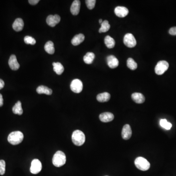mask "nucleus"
I'll list each match as a JSON object with an SVG mask.
<instances>
[{
  "instance_id": "obj_1",
  "label": "nucleus",
  "mask_w": 176,
  "mask_h": 176,
  "mask_svg": "<svg viewBox=\"0 0 176 176\" xmlns=\"http://www.w3.org/2000/svg\"><path fill=\"white\" fill-rule=\"evenodd\" d=\"M66 162L65 153L61 151L56 152L52 158V163L55 167H60L64 165Z\"/></svg>"
},
{
  "instance_id": "obj_2",
  "label": "nucleus",
  "mask_w": 176,
  "mask_h": 176,
  "mask_svg": "<svg viewBox=\"0 0 176 176\" xmlns=\"http://www.w3.org/2000/svg\"><path fill=\"white\" fill-rule=\"evenodd\" d=\"M24 134L20 131H14L8 135L7 140L12 145H17L22 143L24 139Z\"/></svg>"
},
{
  "instance_id": "obj_3",
  "label": "nucleus",
  "mask_w": 176,
  "mask_h": 176,
  "mask_svg": "<svg viewBox=\"0 0 176 176\" xmlns=\"http://www.w3.org/2000/svg\"><path fill=\"white\" fill-rule=\"evenodd\" d=\"M72 139L74 145L80 146L84 143L85 136L82 131L78 130H75L72 134Z\"/></svg>"
},
{
  "instance_id": "obj_4",
  "label": "nucleus",
  "mask_w": 176,
  "mask_h": 176,
  "mask_svg": "<svg viewBox=\"0 0 176 176\" xmlns=\"http://www.w3.org/2000/svg\"><path fill=\"white\" fill-rule=\"evenodd\" d=\"M134 165L138 169L143 171L148 170L150 167L149 162L145 158L141 156L136 158L134 161Z\"/></svg>"
},
{
  "instance_id": "obj_5",
  "label": "nucleus",
  "mask_w": 176,
  "mask_h": 176,
  "mask_svg": "<svg viewBox=\"0 0 176 176\" xmlns=\"http://www.w3.org/2000/svg\"><path fill=\"white\" fill-rule=\"evenodd\" d=\"M169 64L166 61H160L156 66L155 71L156 73L158 75H162L168 70Z\"/></svg>"
},
{
  "instance_id": "obj_6",
  "label": "nucleus",
  "mask_w": 176,
  "mask_h": 176,
  "mask_svg": "<svg viewBox=\"0 0 176 176\" xmlns=\"http://www.w3.org/2000/svg\"><path fill=\"white\" fill-rule=\"evenodd\" d=\"M124 45L128 48H134L137 45V41L134 35L131 33H127L123 39Z\"/></svg>"
},
{
  "instance_id": "obj_7",
  "label": "nucleus",
  "mask_w": 176,
  "mask_h": 176,
  "mask_svg": "<svg viewBox=\"0 0 176 176\" xmlns=\"http://www.w3.org/2000/svg\"><path fill=\"white\" fill-rule=\"evenodd\" d=\"M83 83L79 79H75L72 81L71 84V89L75 93H81L83 90Z\"/></svg>"
},
{
  "instance_id": "obj_8",
  "label": "nucleus",
  "mask_w": 176,
  "mask_h": 176,
  "mask_svg": "<svg viewBox=\"0 0 176 176\" xmlns=\"http://www.w3.org/2000/svg\"><path fill=\"white\" fill-rule=\"evenodd\" d=\"M42 163L38 159H34L31 163L30 172L33 174H37L42 170Z\"/></svg>"
},
{
  "instance_id": "obj_9",
  "label": "nucleus",
  "mask_w": 176,
  "mask_h": 176,
  "mask_svg": "<svg viewBox=\"0 0 176 176\" xmlns=\"http://www.w3.org/2000/svg\"><path fill=\"white\" fill-rule=\"evenodd\" d=\"M60 20L61 18L59 15L57 14L55 15H50L46 18V22L49 26L54 27L59 23Z\"/></svg>"
},
{
  "instance_id": "obj_10",
  "label": "nucleus",
  "mask_w": 176,
  "mask_h": 176,
  "mask_svg": "<svg viewBox=\"0 0 176 176\" xmlns=\"http://www.w3.org/2000/svg\"><path fill=\"white\" fill-rule=\"evenodd\" d=\"M115 13L117 17L120 18H124L128 14L129 11L127 8L124 7L118 6L115 9Z\"/></svg>"
},
{
  "instance_id": "obj_11",
  "label": "nucleus",
  "mask_w": 176,
  "mask_h": 176,
  "mask_svg": "<svg viewBox=\"0 0 176 176\" xmlns=\"http://www.w3.org/2000/svg\"><path fill=\"white\" fill-rule=\"evenodd\" d=\"M132 134V131L130 125L129 124L124 125L122 130V138H123V139L128 140L131 138Z\"/></svg>"
},
{
  "instance_id": "obj_12",
  "label": "nucleus",
  "mask_w": 176,
  "mask_h": 176,
  "mask_svg": "<svg viewBox=\"0 0 176 176\" xmlns=\"http://www.w3.org/2000/svg\"><path fill=\"white\" fill-rule=\"evenodd\" d=\"M8 64L9 67L13 71H17L20 68V65L18 62L16 56L14 55L11 56L8 60Z\"/></svg>"
},
{
  "instance_id": "obj_13",
  "label": "nucleus",
  "mask_w": 176,
  "mask_h": 176,
  "mask_svg": "<svg viewBox=\"0 0 176 176\" xmlns=\"http://www.w3.org/2000/svg\"><path fill=\"white\" fill-rule=\"evenodd\" d=\"M107 62L108 64V66L111 68H115L118 67L119 65V62L118 59L115 57V56H108L107 58Z\"/></svg>"
},
{
  "instance_id": "obj_14",
  "label": "nucleus",
  "mask_w": 176,
  "mask_h": 176,
  "mask_svg": "<svg viewBox=\"0 0 176 176\" xmlns=\"http://www.w3.org/2000/svg\"><path fill=\"white\" fill-rule=\"evenodd\" d=\"M99 118L101 121L106 123L114 120V116L111 112H105L100 114Z\"/></svg>"
},
{
  "instance_id": "obj_15",
  "label": "nucleus",
  "mask_w": 176,
  "mask_h": 176,
  "mask_svg": "<svg viewBox=\"0 0 176 176\" xmlns=\"http://www.w3.org/2000/svg\"><path fill=\"white\" fill-rule=\"evenodd\" d=\"M81 2L79 0H75L73 2L71 7V12L73 15H77L79 14L80 11Z\"/></svg>"
},
{
  "instance_id": "obj_16",
  "label": "nucleus",
  "mask_w": 176,
  "mask_h": 176,
  "mask_svg": "<svg viewBox=\"0 0 176 176\" xmlns=\"http://www.w3.org/2000/svg\"><path fill=\"white\" fill-rule=\"evenodd\" d=\"M24 26V23L23 19L20 18L16 19L13 23L12 24V28L13 29L16 31H20L23 29Z\"/></svg>"
},
{
  "instance_id": "obj_17",
  "label": "nucleus",
  "mask_w": 176,
  "mask_h": 176,
  "mask_svg": "<svg viewBox=\"0 0 176 176\" xmlns=\"http://www.w3.org/2000/svg\"><path fill=\"white\" fill-rule=\"evenodd\" d=\"M132 99L138 104H141L145 101V97L143 94L139 93H134L132 95Z\"/></svg>"
},
{
  "instance_id": "obj_18",
  "label": "nucleus",
  "mask_w": 176,
  "mask_h": 176,
  "mask_svg": "<svg viewBox=\"0 0 176 176\" xmlns=\"http://www.w3.org/2000/svg\"><path fill=\"white\" fill-rule=\"evenodd\" d=\"M85 39V36L83 34H79L74 36L72 40V44L73 46H78L83 42Z\"/></svg>"
},
{
  "instance_id": "obj_19",
  "label": "nucleus",
  "mask_w": 176,
  "mask_h": 176,
  "mask_svg": "<svg viewBox=\"0 0 176 176\" xmlns=\"http://www.w3.org/2000/svg\"><path fill=\"white\" fill-rule=\"evenodd\" d=\"M36 92L39 94H46V95H51L52 94V90L46 86H40L36 89Z\"/></svg>"
},
{
  "instance_id": "obj_20",
  "label": "nucleus",
  "mask_w": 176,
  "mask_h": 176,
  "mask_svg": "<svg viewBox=\"0 0 176 176\" xmlns=\"http://www.w3.org/2000/svg\"><path fill=\"white\" fill-rule=\"evenodd\" d=\"M110 98H111V95L107 92L99 94L96 97L97 101L100 102H107L110 100Z\"/></svg>"
},
{
  "instance_id": "obj_21",
  "label": "nucleus",
  "mask_w": 176,
  "mask_h": 176,
  "mask_svg": "<svg viewBox=\"0 0 176 176\" xmlns=\"http://www.w3.org/2000/svg\"><path fill=\"white\" fill-rule=\"evenodd\" d=\"M53 66V71L55 72L58 75L62 74L64 71V68L60 62H53L52 63Z\"/></svg>"
},
{
  "instance_id": "obj_22",
  "label": "nucleus",
  "mask_w": 176,
  "mask_h": 176,
  "mask_svg": "<svg viewBox=\"0 0 176 176\" xmlns=\"http://www.w3.org/2000/svg\"><path fill=\"white\" fill-rule=\"evenodd\" d=\"M95 58V55L93 52H87L86 55L84 56L83 60L87 64H91L93 63L94 59Z\"/></svg>"
},
{
  "instance_id": "obj_23",
  "label": "nucleus",
  "mask_w": 176,
  "mask_h": 176,
  "mask_svg": "<svg viewBox=\"0 0 176 176\" xmlns=\"http://www.w3.org/2000/svg\"><path fill=\"white\" fill-rule=\"evenodd\" d=\"M45 50L47 53L50 55H53L55 53V49L54 47V44L52 41H49L46 43L45 45L44 46Z\"/></svg>"
},
{
  "instance_id": "obj_24",
  "label": "nucleus",
  "mask_w": 176,
  "mask_h": 176,
  "mask_svg": "<svg viewBox=\"0 0 176 176\" xmlns=\"http://www.w3.org/2000/svg\"><path fill=\"white\" fill-rule=\"evenodd\" d=\"M12 111L14 114L22 115L23 113V110L22 109V103L20 101H18L15 104L12 108Z\"/></svg>"
},
{
  "instance_id": "obj_25",
  "label": "nucleus",
  "mask_w": 176,
  "mask_h": 176,
  "mask_svg": "<svg viewBox=\"0 0 176 176\" xmlns=\"http://www.w3.org/2000/svg\"><path fill=\"white\" fill-rule=\"evenodd\" d=\"M104 43L107 47L109 49H112L114 48L115 44H116L115 40L109 35L106 36L105 38Z\"/></svg>"
},
{
  "instance_id": "obj_26",
  "label": "nucleus",
  "mask_w": 176,
  "mask_h": 176,
  "mask_svg": "<svg viewBox=\"0 0 176 176\" xmlns=\"http://www.w3.org/2000/svg\"><path fill=\"white\" fill-rule=\"evenodd\" d=\"M110 24H109V22L107 20H105L103 21L101 24V28L99 29V33H106L110 29Z\"/></svg>"
},
{
  "instance_id": "obj_27",
  "label": "nucleus",
  "mask_w": 176,
  "mask_h": 176,
  "mask_svg": "<svg viewBox=\"0 0 176 176\" xmlns=\"http://www.w3.org/2000/svg\"><path fill=\"white\" fill-rule=\"evenodd\" d=\"M127 66L131 70H135L138 68V64L133 58H129L127 61Z\"/></svg>"
},
{
  "instance_id": "obj_28",
  "label": "nucleus",
  "mask_w": 176,
  "mask_h": 176,
  "mask_svg": "<svg viewBox=\"0 0 176 176\" xmlns=\"http://www.w3.org/2000/svg\"><path fill=\"white\" fill-rule=\"evenodd\" d=\"M160 125L163 128L166 130H170L171 128L172 125V124L166 121V119H161L160 121Z\"/></svg>"
},
{
  "instance_id": "obj_29",
  "label": "nucleus",
  "mask_w": 176,
  "mask_h": 176,
  "mask_svg": "<svg viewBox=\"0 0 176 176\" xmlns=\"http://www.w3.org/2000/svg\"><path fill=\"white\" fill-rule=\"evenodd\" d=\"M24 42L28 45H34L36 44V40L33 37L29 36H26L24 38Z\"/></svg>"
},
{
  "instance_id": "obj_30",
  "label": "nucleus",
  "mask_w": 176,
  "mask_h": 176,
  "mask_svg": "<svg viewBox=\"0 0 176 176\" xmlns=\"http://www.w3.org/2000/svg\"><path fill=\"white\" fill-rule=\"evenodd\" d=\"M87 7L90 10H92L95 7L96 1L95 0H86L85 1Z\"/></svg>"
},
{
  "instance_id": "obj_31",
  "label": "nucleus",
  "mask_w": 176,
  "mask_h": 176,
  "mask_svg": "<svg viewBox=\"0 0 176 176\" xmlns=\"http://www.w3.org/2000/svg\"><path fill=\"white\" fill-rule=\"evenodd\" d=\"M5 172H6V162L4 160H0V175H4Z\"/></svg>"
},
{
  "instance_id": "obj_32",
  "label": "nucleus",
  "mask_w": 176,
  "mask_h": 176,
  "mask_svg": "<svg viewBox=\"0 0 176 176\" xmlns=\"http://www.w3.org/2000/svg\"><path fill=\"white\" fill-rule=\"evenodd\" d=\"M169 33L172 35H176V27H173L169 29Z\"/></svg>"
},
{
  "instance_id": "obj_33",
  "label": "nucleus",
  "mask_w": 176,
  "mask_h": 176,
  "mask_svg": "<svg viewBox=\"0 0 176 176\" xmlns=\"http://www.w3.org/2000/svg\"><path fill=\"white\" fill-rule=\"evenodd\" d=\"M39 1V0H29V2L30 5L34 6V5H37Z\"/></svg>"
},
{
  "instance_id": "obj_34",
  "label": "nucleus",
  "mask_w": 176,
  "mask_h": 176,
  "mask_svg": "<svg viewBox=\"0 0 176 176\" xmlns=\"http://www.w3.org/2000/svg\"><path fill=\"white\" fill-rule=\"evenodd\" d=\"M3 104H4V99L2 98V94H0V107L2 106Z\"/></svg>"
},
{
  "instance_id": "obj_35",
  "label": "nucleus",
  "mask_w": 176,
  "mask_h": 176,
  "mask_svg": "<svg viewBox=\"0 0 176 176\" xmlns=\"http://www.w3.org/2000/svg\"><path fill=\"white\" fill-rule=\"evenodd\" d=\"M5 86V82L3 80L0 79V90L2 89Z\"/></svg>"
},
{
  "instance_id": "obj_36",
  "label": "nucleus",
  "mask_w": 176,
  "mask_h": 176,
  "mask_svg": "<svg viewBox=\"0 0 176 176\" xmlns=\"http://www.w3.org/2000/svg\"><path fill=\"white\" fill-rule=\"evenodd\" d=\"M102 22H103V20H102V19H100V20H99V23L100 24L102 23Z\"/></svg>"
},
{
  "instance_id": "obj_37",
  "label": "nucleus",
  "mask_w": 176,
  "mask_h": 176,
  "mask_svg": "<svg viewBox=\"0 0 176 176\" xmlns=\"http://www.w3.org/2000/svg\"></svg>"
}]
</instances>
